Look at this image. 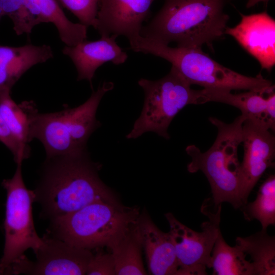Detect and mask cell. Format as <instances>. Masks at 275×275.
<instances>
[{"mask_svg":"<svg viewBox=\"0 0 275 275\" xmlns=\"http://www.w3.org/2000/svg\"><path fill=\"white\" fill-rule=\"evenodd\" d=\"M129 41L133 51L151 54L169 61L190 85L264 93L274 90L272 82L261 73L255 77L239 73L213 60L201 48L171 47L141 35Z\"/></svg>","mask_w":275,"mask_h":275,"instance_id":"obj_4","label":"cell"},{"mask_svg":"<svg viewBox=\"0 0 275 275\" xmlns=\"http://www.w3.org/2000/svg\"><path fill=\"white\" fill-rule=\"evenodd\" d=\"M4 16L12 21L16 35H29L36 25L42 23L39 11L33 0H2Z\"/></svg>","mask_w":275,"mask_h":275,"instance_id":"obj_24","label":"cell"},{"mask_svg":"<svg viewBox=\"0 0 275 275\" xmlns=\"http://www.w3.org/2000/svg\"><path fill=\"white\" fill-rule=\"evenodd\" d=\"M138 84L144 92V103L141 115L126 136L128 139L149 131L169 139V126L181 109L189 104L206 103L201 90L192 89L173 66L162 78L156 80L142 78Z\"/></svg>","mask_w":275,"mask_h":275,"instance_id":"obj_7","label":"cell"},{"mask_svg":"<svg viewBox=\"0 0 275 275\" xmlns=\"http://www.w3.org/2000/svg\"><path fill=\"white\" fill-rule=\"evenodd\" d=\"M10 93V90L0 92V114L18 141L29 146L32 141L31 128L33 117L38 110L32 101L17 104Z\"/></svg>","mask_w":275,"mask_h":275,"instance_id":"obj_20","label":"cell"},{"mask_svg":"<svg viewBox=\"0 0 275 275\" xmlns=\"http://www.w3.org/2000/svg\"><path fill=\"white\" fill-rule=\"evenodd\" d=\"M61 5L70 11L87 27L95 28L101 0H58Z\"/></svg>","mask_w":275,"mask_h":275,"instance_id":"obj_25","label":"cell"},{"mask_svg":"<svg viewBox=\"0 0 275 275\" xmlns=\"http://www.w3.org/2000/svg\"><path fill=\"white\" fill-rule=\"evenodd\" d=\"M3 16H4V15H3V9H2V0H0V19Z\"/></svg>","mask_w":275,"mask_h":275,"instance_id":"obj_29","label":"cell"},{"mask_svg":"<svg viewBox=\"0 0 275 275\" xmlns=\"http://www.w3.org/2000/svg\"><path fill=\"white\" fill-rule=\"evenodd\" d=\"M242 143L244 154L240 163V196L244 205L264 172L274 166L275 137L265 126L246 119L242 126Z\"/></svg>","mask_w":275,"mask_h":275,"instance_id":"obj_10","label":"cell"},{"mask_svg":"<svg viewBox=\"0 0 275 275\" xmlns=\"http://www.w3.org/2000/svg\"><path fill=\"white\" fill-rule=\"evenodd\" d=\"M43 23H51L56 28L61 41L72 46L86 40L88 27L74 23L66 16L58 0H33Z\"/></svg>","mask_w":275,"mask_h":275,"instance_id":"obj_21","label":"cell"},{"mask_svg":"<svg viewBox=\"0 0 275 275\" xmlns=\"http://www.w3.org/2000/svg\"><path fill=\"white\" fill-rule=\"evenodd\" d=\"M139 208L99 201L51 220V236L78 248H108L140 215Z\"/></svg>","mask_w":275,"mask_h":275,"instance_id":"obj_6","label":"cell"},{"mask_svg":"<svg viewBox=\"0 0 275 275\" xmlns=\"http://www.w3.org/2000/svg\"><path fill=\"white\" fill-rule=\"evenodd\" d=\"M209 121L217 129V134L212 146L203 153L196 146L186 148L191 158L187 165L189 172L202 171L211 186L214 208L228 202L235 209L242 208L241 177L238 148L242 143V126L245 119L240 115L227 124L214 117Z\"/></svg>","mask_w":275,"mask_h":275,"instance_id":"obj_3","label":"cell"},{"mask_svg":"<svg viewBox=\"0 0 275 275\" xmlns=\"http://www.w3.org/2000/svg\"><path fill=\"white\" fill-rule=\"evenodd\" d=\"M221 207L220 205L211 212L203 203L202 212L209 220L202 224L201 232L182 224L172 213L165 214L175 249L179 275H205L206 268H211V253L221 231Z\"/></svg>","mask_w":275,"mask_h":275,"instance_id":"obj_9","label":"cell"},{"mask_svg":"<svg viewBox=\"0 0 275 275\" xmlns=\"http://www.w3.org/2000/svg\"><path fill=\"white\" fill-rule=\"evenodd\" d=\"M99 248L96 253H93L86 274L115 275V266L111 252H106Z\"/></svg>","mask_w":275,"mask_h":275,"instance_id":"obj_27","label":"cell"},{"mask_svg":"<svg viewBox=\"0 0 275 275\" xmlns=\"http://www.w3.org/2000/svg\"><path fill=\"white\" fill-rule=\"evenodd\" d=\"M139 224L149 272L153 275H179L175 247L169 232L161 231L145 212Z\"/></svg>","mask_w":275,"mask_h":275,"instance_id":"obj_16","label":"cell"},{"mask_svg":"<svg viewBox=\"0 0 275 275\" xmlns=\"http://www.w3.org/2000/svg\"><path fill=\"white\" fill-rule=\"evenodd\" d=\"M0 142L11 152L16 164L22 163L24 159L30 157L31 154L30 147L22 145L18 141L1 114Z\"/></svg>","mask_w":275,"mask_h":275,"instance_id":"obj_26","label":"cell"},{"mask_svg":"<svg viewBox=\"0 0 275 275\" xmlns=\"http://www.w3.org/2000/svg\"><path fill=\"white\" fill-rule=\"evenodd\" d=\"M230 0H164L140 35L167 45L201 48L225 35L229 19L224 8Z\"/></svg>","mask_w":275,"mask_h":275,"instance_id":"obj_2","label":"cell"},{"mask_svg":"<svg viewBox=\"0 0 275 275\" xmlns=\"http://www.w3.org/2000/svg\"><path fill=\"white\" fill-rule=\"evenodd\" d=\"M244 217L251 221L256 219L266 230L275 224V176L271 175L259 187L255 200L242 206Z\"/></svg>","mask_w":275,"mask_h":275,"instance_id":"obj_23","label":"cell"},{"mask_svg":"<svg viewBox=\"0 0 275 275\" xmlns=\"http://www.w3.org/2000/svg\"><path fill=\"white\" fill-rule=\"evenodd\" d=\"M201 92L206 102L225 103L239 109L245 119L262 124L271 131L275 130L274 91H254L233 94L231 91L204 88Z\"/></svg>","mask_w":275,"mask_h":275,"instance_id":"obj_15","label":"cell"},{"mask_svg":"<svg viewBox=\"0 0 275 275\" xmlns=\"http://www.w3.org/2000/svg\"><path fill=\"white\" fill-rule=\"evenodd\" d=\"M250 259L254 275L275 274V238L266 230L245 237H237L236 244Z\"/></svg>","mask_w":275,"mask_h":275,"instance_id":"obj_19","label":"cell"},{"mask_svg":"<svg viewBox=\"0 0 275 275\" xmlns=\"http://www.w3.org/2000/svg\"><path fill=\"white\" fill-rule=\"evenodd\" d=\"M21 166L22 163H17L13 177L2 182L7 195L4 222L5 244L0 259L1 275L7 274L10 268L25 256V251L31 249L35 253L43 241L42 238L37 233L33 219L35 193L25 185Z\"/></svg>","mask_w":275,"mask_h":275,"instance_id":"obj_8","label":"cell"},{"mask_svg":"<svg viewBox=\"0 0 275 275\" xmlns=\"http://www.w3.org/2000/svg\"><path fill=\"white\" fill-rule=\"evenodd\" d=\"M155 0H101L96 30L101 36H124L130 40L139 35Z\"/></svg>","mask_w":275,"mask_h":275,"instance_id":"obj_13","label":"cell"},{"mask_svg":"<svg viewBox=\"0 0 275 275\" xmlns=\"http://www.w3.org/2000/svg\"><path fill=\"white\" fill-rule=\"evenodd\" d=\"M111 81H104L93 91L84 103L59 112L39 113L33 117L32 140L37 139L45 149L46 158L81 153L87 151V143L93 132L101 126L96 115L104 94L114 88Z\"/></svg>","mask_w":275,"mask_h":275,"instance_id":"obj_5","label":"cell"},{"mask_svg":"<svg viewBox=\"0 0 275 275\" xmlns=\"http://www.w3.org/2000/svg\"><path fill=\"white\" fill-rule=\"evenodd\" d=\"M213 274L254 275L252 263L236 245L232 247L224 239L221 231L218 234L212 253Z\"/></svg>","mask_w":275,"mask_h":275,"instance_id":"obj_22","label":"cell"},{"mask_svg":"<svg viewBox=\"0 0 275 275\" xmlns=\"http://www.w3.org/2000/svg\"><path fill=\"white\" fill-rule=\"evenodd\" d=\"M35 252L36 261L27 259L24 273L46 275L86 274L91 250L70 245L48 234Z\"/></svg>","mask_w":275,"mask_h":275,"instance_id":"obj_11","label":"cell"},{"mask_svg":"<svg viewBox=\"0 0 275 275\" xmlns=\"http://www.w3.org/2000/svg\"><path fill=\"white\" fill-rule=\"evenodd\" d=\"M117 37L101 36L96 41L86 39L74 46L64 47L62 52L73 63L77 80H87L92 86L95 73L102 65L109 61L119 65L126 61L128 56L116 43Z\"/></svg>","mask_w":275,"mask_h":275,"instance_id":"obj_14","label":"cell"},{"mask_svg":"<svg viewBox=\"0 0 275 275\" xmlns=\"http://www.w3.org/2000/svg\"><path fill=\"white\" fill-rule=\"evenodd\" d=\"M269 0H248L246 4V7L250 8L254 7L260 2L267 3Z\"/></svg>","mask_w":275,"mask_h":275,"instance_id":"obj_28","label":"cell"},{"mask_svg":"<svg viewBox=\"0 0 275 275\" xmlns=\"http://www.w3.org/2000/svg\"><path fill=\"white\" fill-rule=\"evenodd\" d=\"M53 56L51 47L46 44H27L20 46L0 44V92L11 91L28 70Z\"/></svg>","mask_w":275,"mask_h":275,"instance_id":"obj_17","label":"cell"},{"mask_svg":"<svg viewBox=\"0 0 275 275\" xmlns=\"http://www.w3.org/2000/svg\"><path fill=\"white\" fill-rule=\"evenodd\" d=\"M99 168L88 151L46 158L34 190L41 216L52 220L99 201L119 203L99 178Z\"/></svg>","mask_w":275,"mask_h":275,"instance_id":"obj_1","label":"cell"},{"mask_svg":"<svg viewBox=\"0 0 275 275\" xmlns=\"http://www.w3.org/2000/svg\"><path fill=\"white\" fill-rule=\"evenodd\" d=\"M107 249L113 257L116 274H147L142 260L143 242L139 219Z\"/></svg>","mask_w":275,"mask_h":275,"instance_id":"obj_18","label":"cell"},{"mask_svg":"<svg viewBox=\"0 0 275 275\" xmlns=\"http://www.w3.org/2000/svg\"><path fill=\"white\" fill-rule=\"evenodd\" d=\"M239 23L226 27L225 34L233 37L260 63L270 71L275 64V20L266 11L244 15Z\"/></svg>","mask_w":275,"mask_h":275,"instance_id":"obj_12","label":"cell"}]
</instances>
